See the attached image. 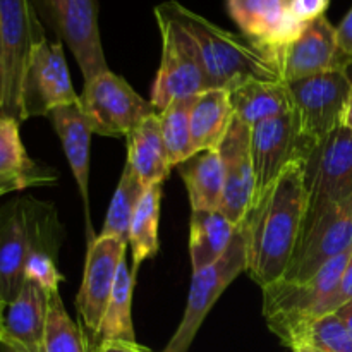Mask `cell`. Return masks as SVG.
<instances>
[{"label":"cell","instance_id":"1","mask_svg":"<svg viewBox=\"0 0 352 352\" xmlns=\"http://www.w3.org/2000/svg\"><path fill=\"white\" fill-rule=\"evenodd\" d=\"M305 160H294L263 196L251 203L241 229L248 275L261 289L282 280L301 236L306 213Z\"/></svg>","mask_w":352,"mask_h":352},{"label":"cell","instance_id":"2","mask_svg":"<svg viewBox=\"0 0 352 352\" xmlns=\"http://www.w3.org/2000/svg\"><path fill=\"white\" fill-rule=\"evenodd\" d=\"M162 6L195 40L208 79V89H229L251 78L282 81L275 58L250 38L222 30L177 2Z\"/></svg>","mask_w":352,"mask_h":352},{"label":"cell","instance_id":"3","mask_svg":"<svg viewBox=\"0 0 352 352\" xmlns=\"http://www.w3.org/2000/svg\"><path fill=\"white\" fill-rule=\"evenodd\" d=\"M45 36L31 0H0V116L24 122V82Z\"/></svg>","mask_w":352,"mask_h":352},{"label":"cell","instance_id":"4","mask_svg":"<svg viewBox=\"0 0 352 352\" xmlns=\"http://www.w3.org/2000/svg\"><path fill=\"white\" fill-rule=\"evenodd\" d=\"M351 251L339 254L306 282L278 280L263 291V316L282 344L294 347L308 325L313 309L337 287L349 261Z\"/></svg>","mask_w":352,"mask_h":352},{"label":"cell","instance_id":"5","mask_svg":"<svg viewBox=\"0 0 352 352\" xmlns=\"http://www.w3.org/2000/svg\"><path fill=\"white\" fill-rule=\"evenodd\" d=\"M155 17L162 36V60L151 88V103L157 112H162L175 100L208 89V79L191 34L162 3L155 9Z\"/></svg>","mask_w":352,"mask_h":352},{"label":"cell","instance_id":"6","mask_svg":"<svg viewBox=\"0 0 352 352\" xmlns=\"http://www.w3.org/2000/svg\"><path fill=\"white\" fill-rule=\"evenodd\" d=\"M305 191L306 213L302 229L330 206L351 198L352 131L349 127H337L313 144L305 160Z\"/></svg>","mask_w":352,"mask_h":352},{"label":"cell","instance_id":"7","mask_svg":"<svg viewBox=\"0 0 352 352\" xmlns=\"http://www.w3.org/2000/svg\"><path fill=\"white\" fill-rule=\"evenodd\" d=\"M79 100L91 131L100 136L127 138L146 117L157 113L153 103L141 98L112 71L85 82Z\"/></svg>","mask_w":352,"mask_h":352},{"label":"cell","instance_id":"8","mask_svg":"<svg viewBox=\"0 0 352 352\" xmlns=\"http://www.w3.org/2000/svg\"><path fill=\"white\" fill-rule=\"evenodd\" d=\"M246 239L239 226L232 243L219 261L198 272H192L184 316L164 352H188L217 299L223 294L234 278L246 272Z\"/></svg>","mask_w":352,"mask_h":352},{"label":"cell","instance_id":"9","mask_svg":"<svg viewBox=\"0 0 352 352\" xmlns=\"http://www.w3.org/2000/svg\"><path fill=\"white\" fill-rule=\"evenodd\" d=\"M287 86L292 112L305 140L315 144L342 126L352 88L347 72H323L287 82Z\"/></svg>","mask_w":352,"mask_h":352},{"label":"cell","instance_id":"10","mask_svg":"<svg viewBox=\"0 0 352 352\" xmlns=\"http://www.w3.org/2000/svg\"><path fill=\"white\" fill-rule=\"evenodd\" d=\"M352 250V196L330 206L301 230L282 280L306 282L330 260Z\"/></svg>","mask_w":352,"mask_h":352},{"label":"cell","instance_id":"11","mask_svg":"<svg viewBox=\"0 0 352 352\" xmlns=\"http://www.w3.org/2000/svg\"><path fill=\"white\" fill-rule=\"evenodd\" d=\"M313 143L301 136L294 112L251 127V160L254 172L253 201L263 196L294 160L308 157Z\"/></svg>","mask_w":352,"mask_h":352},{"label":"cell","instance_id":"12","mask_svg":"<svg viewBox=\"0 0 352 352\" xmlns=\"http://www.w3.org/2000/svg\"><path fill=\"white\" fill-rule=\"evenodd\" d=\"M78 100L79 95H76L72 86L62 43L43 38L34 47L24 82V120L50 116L58 107Z\"/></svg>","mask_w":352,"mask_h":352},{"label":"cell","instance_id":"13","mask_svg":"<svg viewBox=\"0 0 352 352\" xmlns=\"http://www.w3.org/2000/svg\"><path fill=\"white\" fill-rule=\"evenodd\" d=\"M352 57L337 41L336 28L325 16L306 24L302 33L277 54L282 81L292 82L323 72H347Z\"/></svg>","mask_w":352,"mask_h":352},{"label":"cell","instance_id":"14","mask_svg":"<svg viewBox=\"0 0 352 352\" xmlns=\"http://www.w3.org/2000/svg\"><path fill=\"white\" fill-rule=\"evenodd\" d=\"M127 246L129 244L124 241L109 236H98L88 244L81 289L76 298V309L86 329L95 336H98L117 270L126 256Z\"/></svg>","mask_w":352,"mask_h":352},{"label":"cell","instance_id":"15","mask_svg":"<svg viewBox=\"0 0 352 352\" xmlns=\"http://www.w3.org/2000/svg\"><path fill=\"white\" fill-rule=\"evenodd\" d=\"M223 167V196L220 212L241 226L254 195V172L251 160V127L234 116L229 131L219 144Z\"/></svg>","mask_w":352,"mask_h":352},{"label":"cell","instance_id":"16","mask_svg":"<svg viewBox=\"0 0 352 352\" xmlns=\"http://www.w3.org/2000/svg\"><path fill=\"white\" fill-rule=\"evenodd\" d=\"M52 24L81 67L85 82L109 71L98 28V0H60Z\"/></svg>","mask_w":352,"mask_h":352},{"label":"cell","instance_id":"17","mask_svg":"<svg viewBox=\"0 0 352 352\" xmlns=\"http://www.w3.org/2000/svg\"><path fill=\"white\" fill-rule=\"evenodd\" d=\"M227 9L244 36L267 50L275 62L278 52L306 28L292 16L289 0H227Z\"/></svg>","mask_w":352,"mask_h":352},{"label":"cell","instance_id":"18","mask_svg":"<svg viewBox=\"0 0 352 352\" xmlns=\"http://www.w3.org/2000/svg\"><path fill=\"white\" fill-rule=\"evenodd\" d=\"M50 120L54 124V129L57 131L58 140L64 148L65 158H67L71 170L78 182L79 195L82 199V208H85L86 219V236L88 244L96 239L91 227V215H89V141H91V126L82 110L81 100L69 105L58 107L54 112H50Z\"/></svg>","mask_w":352,"mask_h":352},{"label":"cell","instance_id":"19","mask_svg":"<svg viewBox=\"0 0 352 352\" xmlns=\"http://www.w3.org/2000/svg\"><path fill=\"white\" fill-rule=\"evenodd\" d=\"M28 226L24 201L14 199L0 206V301L10 305L26 282Z\"/></svg>","mask_w":352,"mask_h":352},{"label":"cell","instance_id":"20","mask_svg":"<svg viewBox=\"0 0 352 352\" xmlns=\"http://www.w3.org/2000/svg\"><path fill=\"white\" fill-rule=\"evenodd\" d=\"M50 294L33 280H26L10 305L3 309V333L31 352H43Z\"/></svg>","mask_w":352,"mask_h":352},{"label":"cell","instance_id":"21","mask_svg":"<svg viewBox=\"0 0 352 352\" xmlns=\"http://www.w3.org/2000/svg\"><path fill=\"white\" fill-rule=\"evenodd\" d=\"M227 91H229L234 116L250 127L294 110L289 86L284 81L251 78L237 82Z\"/></svg>","mask_w":352,"mask_h":352},{"label":"cell","instance_id":"22","mask_svg":"<svg viewBox=\"0 0 352 352\" xmlns=\"http://www.w3.org/2000/svg\"><path fill=\"white\" fill-rule=\"evenodd\" d=\"M127 164L144 189L164 184L170 174V160L160 129L158 112L146 117L127 136Z\"/></svg>","mask_w":352,"mask_h":352},{"label":"cell","instance_id":"23","mask_svg":"<svg viewBox=\"0 0 352 352\" xmlns=\"http://www.w3.org/2000/svg\"><path fill=\"white\" fill-rule=\"evenodd\" d=\"M239 226L220 210H192L189 223V256L192 272L210 267L222 258Z\"/></svg>","mask_w":352,"mask_h":352},{"label":"cell","instance_id":"24","mask_svg":"<svg viewBox=\"0 0 352 352\" xmlns=\"http://www.w3.org/2000/svg\"><path fill=\"white\" fill-rule=\"evenodd\" d=\"M232 119L234 110L227 89L210 88L192 96L189 120L192 148L196 153L210 148H219Z\"/></svg>","mask_w":352,"mask_h":352},{"label":"cell","instance_id":"25","mask_svg":"<svg viewBox=\"0 0 352 352\" xmlns=\"http://www.w3.org/2000/svg\"><path fill=\"white\" fill-rule=\"evenodd\" d=\"M188 189L191 210H220L223 196V167L219 148L203 150L177 165Z\"/></svg>","mask_w":352,"mask_h":352},{"label":"cell","instance_id":"26","mask_svg":"<svg viewBox=\"0 0 352 352\" xmlns=\"http://www.w3.org/2000/svg\"><path fill=\"white\" fill-rule=\"evenodd\" d=\"M0 181H12L21 188L55 181L48 168L38 167L26 153L19 134V122L0 116Z\"/></svg>","mask_w":352,"mask_h":352},{"label":"cell","instance_id":"27","mask_svg":"<svg viewBox=\"0 0 352 352\" xmlns=\"http://www.w3.org/2000/svg\"><path fill=\"white\" fill-rule=\"evenodd\" d=\"M134 280H136V275L129 270L127 260L124 256L119 265V270H117L112 294H110L109 305H107L105 315H103L102 325H100L98 336H96L100 337V342H103V340L136 342L133 318H131Z\"/></svg>","mask_w":352,"mask_h":352},{"label":"cell","instance_id":"28","mask_svg":"<svg viewBox=\"0 0 352 352\" xmlns=\"http://www.w3.org/2000/svg\"><path fill=\"white\" fill-rule=\"evenodd\" d=\"M162 184L151 186L134 210L129 229V246L133 251V274L136 275L141 263L153 258L158 251V223H160Z\"/></svg>","mask_w":352,"mask_h":352},{"label":"cell","instance_id":"29","mask_svg":"<svg viewBox=\"0 0 352 352\" xmlns=\"http://www.w3.org/2000/svg\"><path fill=\"white\" fill-rule=\"evenodd\" d=\"M144 191L146 189L141 186L140 179L136 177L131 165L126 162L122 175L119 179V184H117L113 198L110 201L109 212H107L100 236L117 237V239L129 244L131 220H133L134 210H136L140 199L143 198Z\"/></svg>","mask_w":352,"mask_h":352},{"label":"cell","instance_id":"30","mask_svg":"<svg viewBox=\"0 0 352 352\" xmlns=\"http://www.w3.org/2000/svg\"><path fill=\"white\" fill-rule=\"evenodd\" d=\"M191 105L192 96H189V98L175 100L167 109L158 112L162 136H164V143L172 167H177L179 164H182L196 153L195 148H192L191 120H189Z\"/></svg>","mask_w":352,"mask_h":352},{"label":"cell","instance_id":"31","mask_svg":"<svg viewBox=\"0 0 352 352\" xmlns=\"http://www.w3.org/2000/svg\"><path fill=\"white\" fill-rule=\"evenodd\" d=\"M43 352H88L85 336L67 315L58 292L50 294Z\"/></svg>","mask_w":352,"mask_h":352},{"label":"cell","instance_id":"32","mask_svg":"<svg viewBox=\"0 0 352 352\" xmlns=\"http://www.w3.org/2000/svg\"><path fill=\"white\" fill-rule=\"evenodd\" d=\"M299 346H306L315 352H352V337L342 320L332 313L309 323L294 347Z\"/></svg>","mask_w":352,"mask_h":352},{"label":"cell","instance_id":"33","mask_svg":"<svg viewBox=\"0 0 352 352\" xmlns=\"http://www.w3.org/2000/svg\"><path fill=\"white\" fill-rule=\"evenodd\" d=\"M24 275H26V280L36 282L48 294L58 292V284L64 280V277H62V274L57 268L55 256L33 250H28L26 263H24Z\"/></svg>","mask_w":352,"mask_h":352},{"label":"cell","instance_id":"34","mask_svg":"<svg viewBox=\"0 0 352 352\" xmlns=\"http://www.w3.org/2000/svg\"><path fill=\"white\" fill-rule=\"evenodd\" d=\"M351 301H352V251H351L349 261H347L346 265V270H344L339 284H337V287L333 289V291L330 292V294L327 296V298L323 299L315 309H313L308 325L311 322H315V320L322 318V316L332 315V313H336L337 309H340L344 305H347V302Z\"/></svg>","mask_w":352,"mask_h":352},{"label":"cell","instance_id":"35","mask_svg":"<svg viewBox=\"0 0 352 352\" xmlns=\"http://www.w3.org/2000/svg\"><path fill=\"white\" fill-rule=\"evenodd\" d=\"M291 12L301 24H309L325 16L330 0H289Z\"/></svg>","mask_w":352,"mask_h":352},{"label":"cell","instance_id":"36","mask_svg":"<svg viewBox=\"0 0 352 352\" xmlns=\"http://www.w3.org/2000/svg\"><path fill=\"white\" fill-rule=\"evenodd\" d=\"M336 33L339 47L342 48L344 54L352 57V7L349 12L346 14V17L342 19V23L336 28Z\"/></svg>","mask_w":352,"mask_h":352},{"label":"cell","instance_id":"37","mask_svg":"<svg viewBox=\"0 0 352 352\" xmlns=\"http://www.w3.org/2000/svg\"><path fill=\"white\" fill-rule=\"evenodd\" d=\"M96 352H150L146 347L140 346L138 342H127V340H103L100 342Z\"/></svg>","mask_w":352,"mask_h":352},{"label":"cell","instance_id":"38","mask_svg":"<svg viewBox=\"0 0 352 352\" xmlns=\"http://www.w3.org/2000/svg\"><path fill=\"white\" fill-rule=\"evenodd\" d=\"M0 352H31L21 342L14 340L12 337L6 336V333H0Z\"/></svg>","mask_w":352,"mask_h":352},{"label":"cell","instance_id":"39","mask_svg":"<svg viewBox=\"0 0 352 352\" xmlns=\"http://www.w3.org/2000/svg\"><path fill=\"white\" fill-rule=\"evenodd\" d=\"M336 315L342 320L344 327H346L347 332H349V336L352 337V301L344 305L340 309H337Z\"/></svg>","mask_w":352,"mask_h":352},{"label":"cell","instance_id":"40","mask_svg":"<svg viewBox=\"0 0 352 352\" xmlns=\"http://www.w3.org/2000/svg\"><path fill=\"white\" fill-rule=\"evenodd\" d=\"M38 2H40V6L43 7L45 14H47V16L50 17V21H52V16H54L55 9H57V6H58V2H60V0H38Z\"/></svg>","mask_w":352,"mask_h":352},{"label":"cell","instance_id":"41","mask_svg":"<svg viewBox=\"0 0 352 352\" xmlns=\"http://www.w3.org/2000/svg\"><path fill=\"white\" fill-rule=\"evenodd\" d=\"M342 126L349 127L352 131V88L349 93V100H347V105H346V112H344V120H342Z\"/></svg>","mask_w":352,"mask_h":352},{"label":"cell","instance_id":"42","mask_svg":"<svg viewBox=\"0 0 352 352\" xmlns=\"http://www.w3.org/2000/svg\"><path fill=\"white\" fill-rule=\"evenodd\" d=\"M21 184H17V182H12V181H0V196L7 195V192L10 191H19Z\"/></svg>","mask_w":352,"mask_h":352},{"label":"cell","instance_id":"43","mask_svg":"<svg viewBox=\"0 0 352 352\" xmlns=\"http://www.w3.org/2000/svg\"><path fill=\"white\" fill-rule=\"evenodd\" d=\"M3 309L6 306H0V333H3Z\"/></svg>","mask_w":352,"mask_h":352},{"label":"cell","instance_id":"44","mask_svg":"<svg viewBox=\"0 0 352 352\" xmlns=\"http://www.w3.org/2000/svg\"><path fill=\"white\" fill-rule=\"evenodd\" d=\"M292 352H313V349H309V347L306 346H299V347H294Z\"/></svg>","mask_w":352,"mask_h":352},{"label":"cell","instance_id":"45","mask_svg":"<svg viewBox=\"0 0 352 352\" xmlns=\"http://www.w3.org/2000/svg\"><path fill=\"white\" fill-rule=\"evenodd\" d=\"M0 58H2V45H0Z\"/></svg>","mask_w":352,"mask_h":352},{"label":"cell","instance_id":"46","mask_svg":"<svg viewBox=\"0 0 352 352\" xmlns=\"http://www.w3.org/2000/svg\"><path fill=\"white\" fill-rule=\"evenodd\" d=\"M0 306H3V305H2V301H0Z\"/></svg>","mask_w":352,"mask_h":352},{"label":"cell","instance_id":"47","mask_svg":"<svg viewBox=\"0 0 352 352\" xmlns=\"http://www.w3.org/2000/svg\"><path fill=\"white\" fill-rule=\"evenodd\" d=\"M313 352H315V351H313Z\"/></svg>","mask_w":352,"mask_h":352}]
</instances>
